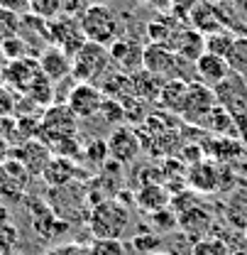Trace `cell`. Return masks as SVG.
<instances>
[{"instance_id":"cell-45","label":"cell","mask_w":247,"mask_h":255,"mask_svg":"<svg viewBox=\"0 0 247 255\" xmlns=\"http://www.w3.org/2000/svg\"><path fill=\"white\" fill-rule=\"evenodd\" d=\"M155 255H171V253H164V251H159V253H155Z\"/></svg>"},{"instance_id":"cell-16","label":"cell","mask_w":247,"mask_h":255,"mask_svg":"<svg viewBox=\"0 0 247 255\" xmlns=\"http://www.w3.org/2000/svg\"><path fill=\"white\" fill-rule=\"evenodd\" d=\"M211 228H213V214H211V209H206L201 204L179 214V231L188 236L191 241L211 236Z\"/></svg>"},{"instance_id":"cell-36","label":"cell","mask_w":247,"mask_h":255,"mask_svg":"<svg viewBox=\"0 0 247 255\" xmlns=\"http://www.w3.org/2000/svg\"><path fill=\"white\" fill-rule=\"evenodd\" d=\"M27 98H30L32 103H37V106H52V98H54V89H52V81L42 74L34 84H32V89L27 91Z\"/></svg>"},{"instance_id":"cell-9","label":"cell","mask_w":247,"mask_h":255,"mask_svg":"<svg viewBox=\"0 0 247 255\" xmlns=\"http://www.w3.org/2000/svg\"><path fill=\"white\" fill-rule=\"evenodd\" d=\"M59 135H79V118L66 103H52L42 113V130L39 140L59 137Z\"/></svg>"},{"instance_id":"cell-46","label":"cell","mask_w":247,"mask_h":255,"mask_svg":"<svg viewBox=\"0 0 247 255\" xmlns=\"http://www.w3.org/2000/svg\"><path fill=\"white\" fill-rule=\"evenodd\" d=\"M245 241H247V223H245Z\"/></svg>"},{"instance_id":"cell-7","label":"cell","mask_w":247,"mask_h":255,"mask_svg":"<svg viewBox=\"0 0 247 255\" xmlns=\"http://www.w3.org/2000/svg\"><path fill=\"white\" fill-rule=\"evenodd\" d=\"M47 32H49V39L54 42V47L64 49L71 59L86 44V34L81 30V22L71 15H59L57 20H52L47 25Z\"/></svg>"},{"instance_id":"cell-31","label":"cell","mask_w":247,"mask_h":255,"mask_svg":"<svg viewBox=\"0 0 247 255\" xmlns=\"http://www.w3.org/2000/svg\"><path fill=\"white\" fill-rule=\"evenodd\" d=\"M228 253H230L228 243H225L223 238H218V236L198 238V241H193V246H191V255H228Z\"/></svg>"},{"instance_id":"cell-10","label":"cell","mask_w":247,"mask_h":255,"mask_svg":"<svg viewBox=\"0 0 247 255\" xmlns=\"http://www.w3.org/2000/svg\"><path fill=\"white\" fill-rule=\"evenodd\" d=\"M105 142H108V155H110V159H115V162H120V164L135 162V159L140 157V152H142L140 132L127 126L113 128L110 135L105 137Z\"/></svg>"},{"instance_id":"cell-33","label":"cell","mask_w":247,"mask_h":255,"mask_svg":"<svg viewBox=\"0 0 247 255\" xmlns=\"http://www.w3.org/2000/svg\"><path fill=\"white\" fill-rule=\"evenodd\" d=\"M30 12L34 17L52 22L64 12V0H30Z\"/></svg>"},{"instance_id":"cell-12","label":"cell","mask_w":247,"mask_h":255,"mask_svg":"<svg viewBox=\"0 0 247 255\" xmlns=\"http://www.w3.org/2000/svg\"><path fill=\"white\" fill-rule=\"evenodd\" d=\"M103 91L95 89L93 84H76L71 91H69V98H66V106L74 111V116L81 121V118H95L100 113V106H103Z\"/></svg>"},{"instance_id":"cell-3","label":"cell","mask_w":247,"mask_h":255,"mask_svg":"<svg viewBox=\"0 0 247 255\" xmlns=\"http://www.w3.org/2000/svg\"><path fill=\"white\" fill-rule=\"evenodd\" d=\"M81 30L86 34V39L98 42L103 47H110L118 37H120V25H118V17L113 15V10L103 2H93L88 7H83L81 17Z\"/></svg>"},{"instance_id":"cell-44","label":"cell","mask_w":247,"mask_h":255,"mask_svg":"<svg viewBox=\"0 0 247 255\" xmlns=\"http://www.w3.org/2000/svg\"><path fill=\"white\" fill-rule=\"evenodd\" d=\"M228 255H247V251H230Z\"/></svg>"},{"instance_id":"cell-19","label":"cell","mask_w":247,"mask_h":255,"mask_svg":"<svg viewBox=\"0 0 247 255\" xmlns=\"http://www.w3.org/2000/svg\"><path fill=\"white\" fill-rule=\"evenodd\" d=\"M79 174H81V169H79L76 159L57 157V155H54V157L49 159V164L44 167L42 179H44V184H49V187H54V189H62L66 184H71Z\"/></svg>"},{"instance_id":"cell-13","label":"cell","mask_w":247,"mask_h":255,"mask_svg":"<svg viewBox=\"0 0 247 255\" xmlns=\"http://www.w3.org/2000/svg\"><path fill=\"white\" fill-rule=\"evenodd\" d=\"M10 157L20 159L27 167V172H30L32 177H42L44 167L49 164V159L54 157V155H52V150H49L47 142H42L39 137H32V140H25V142L15 145L10 150Z\"/></svg>"},{"instance_id":"cell-29","label":"cell","mask_w":247,"mask_h":255,"mask_svg":"<svg viewBox=\"0 0 247 255\" xmlns=\"http://www.w3.org/2000/svg\"><path fill=\"white\" fill-rule=\"evenodd\" d=\"M130 246L137 255H155L162 251V236L157 231H140L132 236Z\"/></svg>"},{"instance_id":"cell-14","label":"cell","mask_w":247,"mask_h":255,"mask_svg":"<svg viewBox=\"0 0 247 255\" xmlns=\"http://www.w3.org/2000/svg\"><path fill=\"white\" fill-rule=\"evenodd\" d=\"M108 52H110V59L118 64L127 76L145 69V44H140L132 37H118L108 47Z\"/></svg>"},{"instance_id":"cell-24","label":"cell","mask_w":247,"mask_h":255,"mask_svg":"<svg viewBox=\"0 0 247 255\" xmlns=\"http://www.w3.org/2000/svg\"><path fill=\"white\" fill-rule=\"evenodd\" d=\"M188 20L193 22L196 30L203 32V34H211V32L223 30V25H220V10H218L216 5H211L208 0H198V2L193 5Z\"/></svg>"},{"instance_id":"cell-27","label":"cell","mask_w":247,"mask_h":255,"mask_svg":"<svg viewBox=\"0 0 247 255\" xmlns=\"http://www.w3.org/2000/svg\"><path fill=\"white\" fill-rule=\"evenodd\" d=\"M42 142H47L52 155H57V157L79 159L83 155V145L79 142V135H59V137H49V140H42Z\"/></svg>"},{"instance_id":"cell-26","label":"cell","mask_w":247,"mask_h":255,"mask_svg":"<svg viewBox=\"0 0 247 255\" xmlns=\"http://www.w3.org/2000/svg\"><path fill=\"white\" fill-rule=\"evenodd\" d=\"M245 142L240 137H211L206 142V152L218 159H235L243 155Z\"/></svg>"},{"instance_id":"cell-39","label":"cell","mask_w":247,"mask_h":255,"mask_svg":"<svg viewBox=\"0 0 247 255\" xmlns=\"http://www.w3.org/2000/svg\"><path fill=\"white\" fill-rule=\"evenodd\" d=\"M93 255H125V246L120 238H100L93 243Z\"/></svg>"},{"instance_id":"cell-38","label":"cell","mask_w":247,"mask_h":255,"mask_svg":"<svg viewBox=\"0 0 247 255\" xmlns=\"http://www.w3.org/2000/svg\"><path fill=\"white\" fill-rule=\"evenodd\" d=\"M83 157H88V162H93V164H105L110 159V155H108V142L103 137H95L91 142H86Z\"/></svg>"},{"instance_id":"cell-40","label":"cell","mask_w":247,"mask_h":255,"mask_svg":"<svg viewBox=\"0 0 247 255\" xmlns=\"http://www.w3.org/2000/svg\"><path fill=\"white\" fill-rule=\"evenodd\" d=\"M198 201L193 199V194L191 191H174L171 194V209L176 211V214H181V211H186V209H191V206H196Z\"/></svg>"},{"instance_id":"cell-5","label":"cell","mask_w":247,"mask_h":255,"mask_svg":"<svg viewBox=\"0 0 247 255\" xmlns=\"http://www.w3.org/2000/svg\"><path fill=\"white\" fill-rule=\"evenodd\" d=\"M110 62V52L108 47L86 39V44L74 54V66H71V76L79 79V84H91L93 79H98Z\"/></svg>"},{"instance_id":"cell-32","label":"cell","mask_w":247,"mask_h":255,"mask_svg":"<svg viewBox=\"0 0 247 255\" xmlns=\"http://www.w3.org/2000/svg\"><path fill=\"white\" fill-rule=\"evenodd\" d=\"M105 96V94H103ZM105 123H110V126H123L125 123V106H123V101L120 98H110V96H105L103 98V106H100V113H98Z\"/></svg>"},{"instance_id":"cell-1","label":"cell","mask_w":247,"mask_h":255,"mask_svg":"<svg viewBox=\"0 0 247 255\" xmlns=\"http://www.w3.org/2000/svg\"><path fill=\"white\" fill-rule=\"evenodd\" d=\"M218 106H223L240 132V140L247 145V81L240 74H228L218 86H213Z\"/></svg>"},{"instance_id":"cell-21","label":"cell","mask_w":247,"mask_h":255,"mask_svg":"<svg viewBox=\"0 0 247 255\" xmlns=\"http://www.w3.org/2000/svg\"><path fill=\"white\" fill-rule=\"evenodd\" d=\"M193 69H196L198 79H201L206 86H218L228 74H233L230 66H228V59H220V57L208 54V52H203V54L196 59Z\"/></svg>"},{"instance_id":"cell-18","label":"cell","mask_w":247,"mask_h":255,"mask_svg":"<svg viewBox=\"0 0 247 255\" xmlns=\"http://www.w3.org/2000/svg\"><path fill=\"white\" fill-rule=\"evenodd\" d=\"M37 59H39L42 74H44L52 84L66 79V76L71 74V66H74V59H71L64 49H59V47H44Z\"/></svg>"},{"instance_id":"cell-8","label":"cell","mask_w":247,"mask_h":255,"mask_svg":"<svg viewBox=\"0 0 247 255\" xmlns=\"http://www.w3.org/2000/svg\"><path fill=\"white\" fill-rule=\"evenodd\" d=\"M39 76H42V69H39V59H34V57H22V59H15V62H5L2 74H0V79L5 81V86L10 91L22 96H27L32 84Z\"/></svg>"},{"instance_id":"cell-4","label":"cell","mask_w":247,"mask_h":255,"mask_svg":"<svg viewBox=\"0 0 247 255\" xmlns=\"http://www.w3.org/2000/svg\"><path fill=\"white\" fill-rule=\"evenodd\" d=\"M216 106L218 98L213 86H206L203 81H188V91H186L179 118H184V123L188 126H203Z\"/></svg>"},{"instance_id":"cell-30","label":"cell","mask_w":247,"mask_h":255,"mask_svg":"<svg viewBox=\"0 0 247 255\" xmlns=\"http://www.w3.org/2000/svg\"><path fill=\"white\" fill-rule=\"evenodd\" d=\"M228 66L233 74L247 76V34L245 37H235V44L228 54Z\"/></svg>"},{"instance_id":"cell-37","label":"cell","mask_w":247,"mask_h":255,"mask_svg":"<svg viewBox=\"0 0 247 255\" xmlns=\"http://www.w3.org/2000/svg\"><path fill=\"white\" fill-rule=\"evenodd\" d=\"M20 30H22V15L0 7V42H5L10 37H17Z\"/></svg>"},{"instance_id":"cell-35","label":"cell","mask_w":247,"mask_h":255,"mask_svg":"<svg viewBox=\"0 0 247 255\" xmlns=\"http://www.w3.org/2000/svg\"><path fill=\"white\" fill-rule=\"evenodd\" d=\"M0 54L5 57V62H15V59L30 57V47H27L25 37L17 34V37H10V39L0 42Z\"/></svg>"},{"instance_id":"cell-25","label":"cell","mask_w":247,"mask_h":255,"mask_svg":"<svg viewBox=\"0 0 247 255\" xmlns=\"http://www.w3.org/2000/svg\"><path fill=\"white\" fill-rule=\"evenodd\" d=\"M203 126H206V130H208L211 135H216V137H240L233 116H230L223 106H216V108L211 111V116L206 118Z\"/></svg>"},{"instance_id":"cell-23","label":"cell","mask_w":247,"mask_h":255,"mask_svg":"<svg viewBox=\"0 0 247 255\" xmlns=\"http://www.w3.org/2000/svg\"><path fill=\"white\" fill-rule=\"evenodd\" d=\"M162 84H164V79L155 76L147 69H140V71L130 74V91L140 101H157V96L162 91Z\"/></svg>"},{"instance_id":"cell-34","label":"cell","mask_w":247,"mask_h":255,"mask_svg":"<svg viewBox=\"0 0 247 255\" xmlns=\"http://www.w3.org/2000/svg\"><path fill=\"white\" fill-rule=\"evenodd\" d=\"M150 223H152V228H155L159 236L162 233H171V231L179 228V214L169 206V209H162L157 214H150Z\"/></svg>"},{"instance_id":"cell-42","label":"cell","mask_w":247,"mask_h":255,"mask_svg":"<svg viewBox=\"0 0 247 255\" xmlns=\"http://www.w3.org/2000/svg\"><path fill=\"white\" fill-rule=\"evenodd\" d=\"M10 150H12V145H10V142L0 135V162H5V159L10 157Z\"/></svg>"},{"instance_id":"cell-17","label":"cell","mask_w":247,"mask_h":255,"mask_svg":"<svg viewBox=\"0 0 247 255\" xmlns=\"http://www.w3.org/2000/svg\"><path fill=\"white\" fill-rule=\"evenodd\" d=\"M186 184L196 194H213L220 189V169L213 162L201 159L186 169Z\"/></svg>"},{"instance_id":"cell-47","label":"cell","mask_w":247,"mask_h":255,"mask_svg":"<svg viewBox=\"0 0 247 255\" xmlns=\"http://www.w3.org/2000/svg\"><path fill=\"white\" fill-rule=\"evenodd\" d=\"M0 74H2V66H0Z\"/></svg>"},{"instance_id":"cell-15","label":"cell","mask_w":247,"mask_h":255,"mask_svg":"<svg viewBox=\"0 0 247 255\" xmlns=\"http://www.w3.org/2000/svg\"><path fill=\"white\" fill-rule=\"evenodd\" d=\"M169 47L188 64H196V59L206 52V34L196 27H179L174 32Z\"/></svg>"},{"instance_id":"cell-41","label":"cell","mask_w":247,"mask_h":255,"mask_svg":"<svg viewBox=\"0 0 247 255\" xmlns=\"http://www.w3.org/2000/svg\"><path fill=\"white\" fill-rule=\"evenodd\" d=\"M0 7L10 10V12H17V15H27L30 12V0H0Z\"/></svg>"},{"instance_id":"cell-20","label":"cell","mask_w":247,"mask_h":255,"mask_svg":"<svg viewBox=\"0 0 247 255\" xmlns=\"http://www.w3.org/2000/svg\"><path fill=\"white\" fill-rule=\"evenodd\" d=\"M135 204L145 214H157L162 209H169L171 191H169L166 184H142L135 194Z\"/></svg>"},{"instance_id":"cell-22","label":"cell","mask_w":247,"mask_h":255,"mask_svg":"<svg viewBox=\"0 0 247 255\" xmlns=\"http://www.w3.org/2000/svg\"><path fill=\"white\" fill-rule=\"evenodd\" d=\"M186 91H188V81L186 79H166L162 84V91L157 96V103L171 113V116H179L181 113V106H184Z\"/></svg>"},{"instance_id":"cell-43","label":"cell","mask_w":247,"mask_h":255,"mask_svg":"<svg viewBox=\"0 0 247 255\" xmlns=\"http://www.w3.org/2000/svg\"><path fill=\"white\" fill-rule=\"evenodd\" d=\"M7 226H10V211H7V206L0 201V231L7 228Z\"/></svg>"},{"instance_id":"cell-2","label":"cell","mask_w":247,"mask_h":255,"mask_svg":"<svg viewBox=\"0 0 247 255\" xmlns=\"http://www.w3.org/2000/svg\"><path fill=\"white\" fill-rule=\"evenodd\" d=\"M130 223V211L120 199H105L88 211V228L93 238H120Z\"/></svg>"},{"instance_id":"cell-28","label":"cell","mask_w":247,"mask_h":255,"mask_svg":"<svg viewBox=\"0 0 247 255\" xmlns=\"http://www.w3.org/2000/svg\"><path fill=\"white\" fill-rule=\"evenodd\" d=\"M233 44H235V34L228 30H218V32L206 34V52L208 54H216L220 59H228Z\"/></svg>"},{"instance_id":"cell-11","label":"cell","mask_w":247,"mask_h":255,"mask_svg":"<svg viewBox=\"0 0 247 255\" xmlns=\"http://www.w3.org/2000/svg\"><path fill=\"white\" fill-rule=\"evenodd\" d=\"M30 172L27 167L15 157H7L0 162V196L5 199H22L27 184H30Z\"/></svg>"},{"instance_id":"cell-6","label":"cell","mask_w":247,"mask_h":255,"mask_svg":"<svg viewBox=\"0 0 247 255\" xmlns=\"http://www.w3.org/2000/svg\"><path fill=\"white\" fill-rule=\"evenodd\" d=\"M181 64H186L169 44H159V42H150L145 44V69L152 71L159 79H184Z\"/></svg>"}]
</instances>
